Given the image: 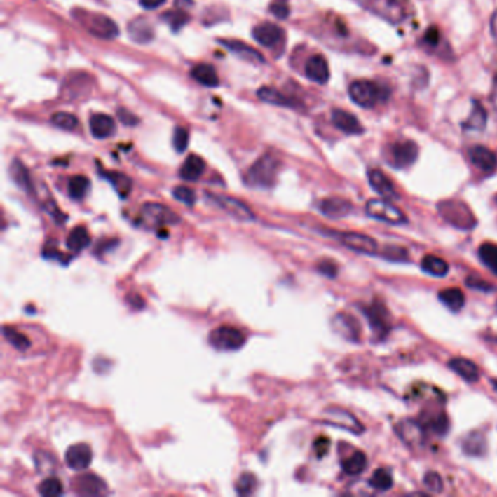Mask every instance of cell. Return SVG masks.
<instances>
[{
    "instance_id": "obj_1",
    "label": "cell",
    "mask_w": 497,
    "mask_h": 497,
    "mask_svg": "<svg viewBox=\"0 0 497 497\" xmlns=\"http://www.w3.org/2000/svg\"><path fill=\"white\" fill-rule=\"evenodd\" d=\"M348 97L362 108H374L378 104L388 101L391 97V90L385 85L367 79H359L348 86Z\"/></svg>"
},
{
    "instance_id": "obj_2",
    "label": "cell",
    "mask_w": 497,
    "mask_h": 497,
    "mask_svg": "<svg viewBox=\"0 0 497 497\" xmlns=\"http://www.w3.org/2000/svg\"><path fill=\"white\" fill-rule=\"evenodd\" d=\"M279 171V161L275 156L266 154L255 161L245 175V182L252 189H270Z\"/></svg>"
},
{
    "instance_id": "obj_3",
    "label": "cell",
    "mask_w": 497,
    "mask_h": 497,
    "mask_svg": "<svg viewBox=\"0 0 497 497\" xmlns=\"http://www.w3.org/2000/svg\"><path fill=\"white\" fill-rule=\"evenodd\" d=\"M440 216L458 229L470 231L475 226V217L470 207L459 200H445L437 205Z\"/></svg>"
},
{
    "instance_id": "obj_4",
    "label": "cell",
    "mask_w": 497,
    "mask_h": 497,
    "mask_svg": "<svg viewBox=\"0 0 497 497\" xmlns=\"http://www.w3.org/2000/svg\"><path fill=\"white\" fill-rule=\"evenodd\" d=\"M359 4L393 24H400L409 16L407 4L404 0H359Z\"/></svg>"
},
{
    "instance_id": "obj_5",
    "label": "cell",
    "mask_w": 497,
    "mask_h": 497,
    "mask_svg": "<svg viewBox=\"0 0 497 497\" xmlns=\"http://www.w3.org/2000/svg\"><path fill=\"white\" fill-rule=\"evenodd\" d=\"M139 220L143 226L163 229L179 222V216L170 207L159 203H146L140 209Z\"/></svg>"
},
{
    "instance_id": "obj_6",
    "label": "cell",
    "mask_w": 497,
    "mask_h": 497,
    "mask_svg": "<svg viewBox=\"0 0 497 497\" xmlns=\"http://www.w3.org/2000/svg\"><path fill=\"white\" fill-rule=\"evenodd\" d=\"M75 16L92 35L98 36V39L113 40L116 36H118L120 32L118 27L111 18H108L102 13H89V12L75 13Z\"/></svg>"
},
{
    "instance_id": "obj_7",
    "label": "cell",
    "mask_w": 497,
    "mask_h": 497,
    "mask_svg": "<svg viewBox=\"0 0 497 497\" xmlns=\"http://www.w3.org/2000/svg\"><path fill=\"white\" fill-rule=\"evenodd\" d=\"M209 343L216 350L233 352L239 350V348L245 344V336L243 331H239L238 328H233L231 325H220L210 333Z\"/></svg>"
},
{
    "instance_id": "obj_8",
    "label": "cell",
    "mask_w": 497,
    "mask_h": 497,
    "mask_svg": "<svg viewBox=\"0 0 497 497\" xmlns=\"http://www.w3.org/2000/svg\"><path fill=\"white\" fill-rule=\"evenodd\" d=\"M366 213L374 219L382 220V222L391 224V225H401L406 224L407 219L397 206H394L391 201H386L382 198H372L366 203Z\"/></svg>"
},
{
    "instance_id": "obj_9",
    "label": "cell",
    "mask_w": 497,
    "mask_h": 497,
    "mask_svg": "<svg viewBox=\"0 0 497 497\" xmlns=\"http://www.w3.org/2000/svg\"><path fill=\"white\" fill-rule=\"evenodd\" d=\"M206 197L212 201L216 207L224 210L225 213H228L229 216H232L236 220H241V222H250V220L255 219L252 210L245 203H243V201H239L238 198L224 196V194H213V193H207Z\"/></svg>"
},
{
    "instance_id": "obj_10",
    "label": "cell",
    "mask_w": 497,
    "mask_h": 497,
    "mask_svg": "<svg viewBox=\"0 0 497 497\" xmlns=\"http://www.w3.org/2000/svg\"><path fill=\"white\" fill-rule=\"evenodd\" d=\"M418 156V146L411 140L395 142L390 146L388 162L394 168H409Z\"/></svg>"
},
{
    "instance_id": "obj_11",
    "label": "cell",
    "mask_w": 497,
    "mask_h": 497,
    "mask_svg": "<svg viewBox=\"0 0 497 497\" xmlns=\"http://www.w3.org/2000/svg\"><path fill=\"white\" fill-rule=\"evenodd\" d=\"M339 241L347 247L348 250H353L360 254H375L378 251V244L374 238L358 233V232H344L336 235Z\"/></svg>"
},
{
    "instance_id": "obj_12",
    "label": "cell",
    "mask_w": 497,
    "mask_h": 497,
    "mask_svg": "<svg viewBox=\"0 0 497 497\" xmlns=\"http://www.w3.org/2000/svg\"><path fill=\"white\" fill-rule=\"evenodd\" d=\"M252 36L260 46L271 48L279 46L280 41H283L285 32L279 25L271 22H263L252 29Z\"/></svg>"
},
{
    "instance_id": "obj_13",
    "label": "cell",
    "mask_w": 497,
    "mask_h": 497,
    "mask_svg": "<svg viewBox=\"0 0 497 497\" xmlns=\"http://www.w3.org/2000/svg\"><path fill=\"white\" fill-rule=\"evenodd\" d=\"M471 163L475 168L483 171L484 174H491L497 170V156L493 151L486 146H472L468 151Z\"/></svg>"
},
{
    "instance_id": "obj_14",
    "label": "cell",
    "mask_w": 497,
    "mask_h": 497,
    "mask_svg": "<svg viewBox=\"0 0 497 497\" xmlns=\"http://www.w3.org/2000/svg\"><path fill=\"white\" fill-rule=\"evenodd\" d=\"M66 465L73 471H83L90 465L92 451L86 444H76L67 448L64 454Z\"/></svg>"
},
{
    "instance_id": "obj_15",
    "label": "cell",
    "mask_w": 497,
    "mask_h": 497,
    "mask_svg": "<svg viewBox=\"0 0 497 497\" xmlns=\"http://www.w3.org/2000/svg\"><path fill=\"white\" fill-rule=\"evenodd\" d=\"M331 121H333L336 128H339L340 132H343L346 135H363L365 133V127L359 121V118L356 116H353L352 113L344 111V109H340V108L333 109V113H331Z\"/></svg>"
},
{
    "instance_id": "obj_16",
    "label": "cell",
    "mask_w": 497,
    "mask_h": 497,
    "mask_svg": "<svg viewBox=\"0 0 497 497\" xmlns=\"http://www.w3.org/2000/svg\"><path fill=\"white\" fill-rule=\"evenodd\" d=\"M333 328L337 334L348 341H359L360 339V324L353 315L346 314V312H341L333 318Z\"/></svg>"
},
{
    "instance_id": "obj_17",
    "label": "cell",
    "mask_w": 497,
    "mask_h": 497,
    "mask_svg": "<svg viewBox=\"0 0 497 497\" xmlns=\"http://www.w3.org/2000/svg\"><path fill=\"white\" fill-rule=\"evenodd\" d=\"M325 418L328 423H331V425H334L340 429H346V430H350L353 433H360L363 432V426L359 423V420L356 417H353V414H350L348 411L346 410H341V409H328L325 411Z\"/></svg>"
},
{
    "instance_id": "obj_18",
    "label": "cell",
    "mask_w": 497,
    "mask_h": 497,
    "mask_svg": "<svg viewBox=\"0 0 497 497\" xmlns=\"http://www.w3.org/2000/svg\"><path fill=\"white\" fill-rule=\"evenodd\" d=\"M305 75L312 82L325 85L329 81V67L327 59L321 54L309 57L305 64Z\"/></svg>"
},
{
    "instance_id": "obj_19",
    "label": "cell",
    "mask_w": 497,
    "mask_h": 497,
    "mask_svg": "<svg viewBox=\"0 0 497 497\" xmlns=\"http://www.w3.org/2000/svg\"><path fill=\"white\" fill-rule=\"evenodd\" d=\"M365 315L369 320L371 327L379 334H386L390 331V322L391 317L390 312L381 302H376L371 305L369 308H366Z\"/></svg>"
},
{
    "instance_id": "obj_20",
    "label": "cell",
    "mask_w": 497,
    "mask_h": 497,
    "mask_svg": "<svg viewBox=\"0 0 497 497\" xmlns=\"http://www.w3.org/2000/svg\"><path fill=\"white\" fill-rule=\"evenodd\" d=\"M318 207L324 216L331 217V219L346 217L347 215H350L353 210V206H352L350 201H347L340 197L325 198L321 201Z\"/></svg>"
},
{
    "instance_id": "obj_21",
    "label": "cell",
    "mask_w": 497,
    "mask_h": 497,
    "mask_svg": "<svg viewBox=\"0 0 497 497\" xmlns=\"http://www.w3.org/2000/svg\"><path fill=\"white\" fill-rule=\"evenodd\" d=\"M367 179H369L371 187L385 198H398V193L394 187L393 181L386 177L379 170H371L367 172Z\"/></svg>"
},
{
    "instance_id": "obj_22",
    "label": "cell",
    "mask_w": 497,
    "mask_h": 497,
    "mask_svg": "<svg viewBox=\"0 0 497 497\" xmlns=\"http://www.w3.org/2000/svg\"><path fill=\"white\" fill-rule=\"evenodd\" d=\"M89 128L95 139H107L116 133V123L107 114H94L89 120Z\"/></svg>"
},
{
    "instance_id": "obj_23",
    "label": "cell",
    "mask_w": 497,
    "mask_h": 497,
    "mask_svg": "<svg viewBox=\"0 0 497 497\" xmlns=\"http://www.w3.org/2000/svg\"><path fill=\"white\" fill-rule=\"evenodd\" d=\"M105 483L94 474L81 475L75 482V490L82 496H100L105 491Z\"/></svg>"
},
{
    "instance_id": "obj_24",
    "label": "cell",
    "mask_w": 497,
    "mask_h": 497,
    "mask_svg": "<svg viewBox=\"0 0 497 497\" xmlns=\"http://www.w3.org/2000/svg\"><path fill=\"white\" fill-rule=\"evenodd\" d=\"M448 366L456 375H459L467 382H477L480 379V369H478V366L470 359L454 358L449 360Z\"/></svg>"
},
{
    "instance_id": "obj_25",
    "label": "cell",
    "mask_w": 497,
    "mask_h": 497,
    "mask_svg": "<svg viewBox=\"0 0 497 497\" xmlns=\"http://www.w3.org/2000/svg\"><path fill=\"white\" fill-rule=\"evenodd\" d=\"M205 170H206V162L203 161V158H200L197 155H190L181 165L179 177L184 181H197L201 175H203Z\"/></svg>"
},
{
    "instance_id": "obj_26",
    "label": "cell",
    "mask_w": 497,
    "mask_h": 497,
    "mask_svg": "<svg viewBox=\"0 0 497 497\" xmlns=\"http://www.w3.org/2000/svg\"><path fill=\"white\" fill-rule=\"evenodd\" d=\"M486 125H487L486 108L478 101H472L471 113L468 118L463 123V128L467 132H483Z\"/></svg>"
},
{
    "instance_id": "obj_27",
    "label": "cell",
    "mask_w": 497,
    "mask_h": 497,
    "mask_svg": "<svg viewBox=\"0 0 497 497\" xmlns=\"http://www.w3.org/2000/svg\"><path fill=\"white\" fill-rule=\"evenodd\" d=\"M222 46H225L228 50H231L232 53L238 54L239 57L247 60V62H254V63H264V57L261 54L254 50L252 47H250L248 44L238 41V40H220L219 41Z\"/></svg>"
},
{
    "instance_id": "obj_28",
    "label": "cell",
    "mask_w": 497,
    "mask_h": 497,
    "mask_svg": "<svg viewBox=\"0 0 497 497\" xmlns=\"http://www.w3.org/2000/svg\"><path fill=\"white\" fill-rule=\"evenodd\" d=\"M128 32L136 43H149L154 40V28L151 22L144 18H137L130 25H128Z\"/></svg>"
},
{
    "instance_id": "obj_29",
    "label": "cell",
    "mask_w": 497,
    "mask_h": 497,
    "mask_svg": "<svg viewBox=\"0 0 497 497\" xmlns=\"http://www.w3.org/2000/svg\"><path fill=\"white\" fill-rule=\"evenodd\" d=\"M191 76L203 86H207V88L219 86V76H217L215 67L210 64H206V63L197 64L191 70Z\"/></svg>"
},
{
    "instance_id": "obj_30",
    "label": "cell",
    "mask_w": 497,
    "mask_h": 497,
    "mask_svg": "<svg viewBox=\"0 0 497 497\" xmlns=\"http://www.w3.org/2000/svg\"><path fill=\"white\" fill-rule=\"evenodd\" d=\"M257 97H259L261 101L271 104V105H278V107H287V108H293L294 107V101L289 100L286 95H283L282 92H279L278 89L270 88V86H263L257 92Z\"/></svg>"
},
{
    "instance_id": "obj_31",
    "label": "cell",
    "mask_w": 497,
    "mask_h": 497,
    "mask_svg": "<svg viewBox=\"0 0 497 497\" xmlns=\"http://www.w3.org/2000/svg\"><path fill=\"white\" fill-rule=\"evenodd\" d=\"M90 244V235L83 226H76L75 229H72V232L67 236V248L72 252H81Z\"/></svg>"
},
{
    "instance_id": "obj_32",
    "label": "cell",
    "mask_w": 497,
    "mask_h": 497,
    "mask_svg": "<svg viewBox=\"0 0 497 497\" xmlns=\"http://www.w3.org/2000/svg\"><path fill=\"white\" fill-rule=\"evenodd\" d=\"M439 299L440 302L444 304L445 306H448L449 309H452L454 312L459 311L464 304H465V297L464 292L458 287H449V289H444L439 292Z\"/></svg>"
},
{
    "instance_id": "obj_33",
    "label": "cell",
    "mask_w": 497,
    "mask_h": 497,
    "mask_svg": "<svg viewBox=\"0 0 497 497\" xmlns=\"http://www.w3.org/2000/svg\"><path fill=\"white\" fill-rule=\"evenodd\" d=\"M421 268L423 271L436 275V278H444V275H447L449 271L448 263L444 259H440V257L432 254L426 255L425 259L421 260Z\"/></svg>"
},
{
    "instance_id": "obj_34",
    "label": "cell",
    "mask_w": 497,
    "mask_h": 497,
    "mask_svg": "<svg viewBox=\"0 0 497 497\" xmlns=\"http://www.w3.org/2000/svg\"><path fill=\"white\" fill-rule=\"evenodd\" d=\"M11 175L13 178V181L20 186L22 190L31 193L32 191V182H31V177L29 172L27 170L25 165L20 161H13L11 163Z\"/></svg>"
},
{
    "instance_id": "obj_35",
    "label": "cell",
    "mask_w": 497,
    "mask_h": 497,
    "mask_svg": "<svg viewBox=\"0 0 497 497\" xmlns=\"http://www.w3.org/2000/svg\"><path fill=\"white\" fill-rule=\"evenodd\" d=\"M90 189V182L85 175H75L69 181V196L75 200H82Z\"/></svg>"
},
{
    "instance_id": "obj_36",
    "label": "cell",
    "mask_w": 497,
    "mask_h": 497,
    "mask_svg": "<svg viewBox=\"0 0 497 497\" xmlns=\"http://www.w3.org/2000/svg\"><path fill=\"white\" fill-rule=\"evenodd\" d=\"M394 484V480H393V474L390 472V470H386V468H379L376 470L372 477L369 478V486L375 490H379V491H386V490H390Z\"/></svg>"
},
{
    "instance_id": "obj_37",
    "label": "cell",
    "mask_w": 497,
    "mask_h": 497,
    "mask_svg": "<svg viewBox=\"0 0 497 497\" xmlns=\"http://www.w3.org/2000/svg\"><path fill=\"white\" fill-rule=\"evenodd\" d=\"M478 257L496 275H497V245L491 243H484L478 248Z\"/></svg>"
},
{
    "instance_id": "obj_38",
    "label": "cell",
    "mask_w": 497,
    "mask_h": 497,
    "mask_svg": "<svg viewBox=\"0 0 497 497\" xmlns=\"http://www.w3.org/2000/svg\"><path fill=\"white\" fill-rule=\"evenodd\" d=\"M104 177L113 184V187L116 191L121 196L125 197L132 190V179L124 174L120 172H104Z\"/></svg>"
},
{
    "instance_id": "obj_39",
    "label": "cell",
    "mask_w": 497,
    "mask_h": 497,
    "mask_svg": "<svg viewBox=\"0 0 497 497\" xmlns=\"http://www.w3.org/2000/svg\"><path fill=\"white\" fill-rule=\"evenodd\" d=\"M366 455L358 451L343 463V471L347 475H359L366 468Z\"/></svg>"
},
{
    "instance_id": "obj_40",
    "label": "cell",
    "mask_w": 497,
    "mask_h": 497,
    "mask_svg": "<svg viewBox=\"0 0 497 497\" xmlns=\"http://www.w3.org/2000/svg\"><path fill=\"white\" fill-rule=\"evenodd\" d=\"M4 337H5L15 348H18V350H22V352H24V350H28V348L31 347L29 339H28L27 336L21 334L20 331H16V329L12 328V327H8V325L4 327Z\"/></svg>"
},
{
    "instance_id": "obj_41",
    "label": "cell",
    "mask_w": 497,
    "mask_h": 497,
    "mask_svg": "<svg viewBox=\"0 0 497 497\" xmlns=\"http://www.w3.org/2000/svg\"><path fill=\"white\" fill-rule=\"evenodd\" d=\"M39 493L44 497H57L63 494V486L57 478L50 477L41 482V484L39 486Z\"/></svg>"
},
{
    "instance_id": "obj_42",
    "label": "cell",
    "mask_w": 497,
    "mask_h": 497,
    "mask_svg": "<svg viewBox=\"0 0 497 497\" xmlns=\"http://www.w3.org/2000/svg\"><path fill=\"white\" fill-rule=\"evenodd\" d=\"M421 435H423V428L420 425H417V423H414V421L401 423V437L404 440H407V442H410V444L416 445V442L420 440Z\"/></svg>"
},
{
    "instance_id": "obj_43",
    "label": "cell",
    "mask_w": 497,
    "mask_h": 497,
    "mask_svg": "<svg viewBox=\"0 0 497 497\" xmlns=\"http://www.w3.org/2000/svg\"><path fill=\"white\" fill-rule=\"evenodd\" d=\"M464 451L468 455H482L484 452V437L478 432L471 433L464 442Z\"/></svg>"
},
{
    "instance_id": "obj_44",
    "label": "cell",
    "mask_w": 497,
    "mask_h": 497,
    "mask_svg": "<svg viewBox=\"0 0 497 497\" xmlns=\"http://www.w3.org/2000/svg\"><path fill=\"white\" fill-rule=\"evenodd\" d=\"M51 123L59 127V128H63V130L66 132H72V130H75V128L78 127V118L70 114V113H56L53 117H51Z\"/></svg>"
},
{
    "instance_id": "obj_45",
    "label": "cell",
    "mask_w": 497,
    "mask_h": 497,
    "mask_svg": "<svg viewBox=\"0 0 497 497\" xmlns=\"http://www.w3.org/2000/svg\"><path fill=\"white\" fill-rule=\"evenodd\" d=\"M189 142H190V133H189L187 128L177 127L175 132H174V136H172V143H174L175 151L178 154L186 152L187 147H189Z\"/></svg>"
},
{
    "instance_id": "obj_46",
    "label": "cell",
    "mask_w": 497,
    "mask_h": 497,
    "mask_svg": "<svg viewBox=\"0 0 497 497\" xmlns=\"http://www.w3.org/2000/svg\"><path fill=\"white\" fill-rule=\"evenodd\" d=\"M255 486H257L255 477L252 474H250V472H245V474H243L241 477L238 478L235 487H236L238 494L248 496V494H251L255 490Z\"/></svg>"
},
{
    "instance_id": "obj_47",
    "label": "cell",
    "mask_w": 497,
    "mask_h": 497,
    "mask_svg": "<svg viewBox=\"0 0 497 497\" xmlns=\"http://www.w3.org/2000/svg\"><path fill=\"white\" fill-rule=\"evenodd\" d=\"M172 196L175 200L179 201V203L186 205V206H194V203H196V193L186 186L175 187L172 191Z\"/></svg>"
},
{
    "instance_id": "obj_48",
    "label": "cell",
    "mask_w": 497,
    "mask_h": 497,
    "mask_svg": "<svg viewBox=\"0 0 497 497\" xmlns=\"http://www.w3.org/2000/svg\"><path fill=\"white\" fill-rule=\"evenodd\" d=\"M423 483H425L426 489L432 493H440L442 490H444V482H442V477L435 471L428 472L425 475V478H423Z\"/></svg>"
},
{
    "instance_id": "obj_49",
    "label": "cell",
    "mask_w": 497,
    "mask_h": 497,
    "mask_svg": "<svg viewBox=\"0 0 497 497\" xmlns=\"http://www.w3.org/2000/svg\"><path fill=\"white\" fill-rule=\"evenodd\" d=\"M165 21H167L172 29H179L181 27H184V24H186L189 21V16L186 15V12H167V15H165Z\"/></svg>"
},
{
    "instance_id": "obj_50",
    "label": "cell",
    "mask_w": 497,
    "mask_h": 497,
    "mask_svg": "<svg viewBox=\"0 0 497 497\" xmlns=\"http://www.w3.org/2000/svg\"><path fill=\"white\" fill-rule=\"evenodd\" d=\"M318 270L327 275V278H336L337 275V271H339V267L334 261H331V260H322L320 264H318Z\"/></svg>"
},
{
    "instance_id": "obj_51",
    "label": "cell",
    "mask_w": 497,
    "mask_h": 497,
    "mask_svg": "<svg viewBox=\"0 0 497 497\" xmlns=\"http://www.w3.org/2000/svg\"><path fill=\"white\" fill-rule=\"evenodd\" d=\"M117 117L125 125H136L139 123V118L133 113L128 111V109H125V108H118L117 109Z\"/></svg>"
},
{
    "instance_id": "obj_52",
    "label": "cell",
    "mask_w": 497,
    "mask_h": 497,
    "mask_svg": "<svg viewBox=\"0 0 497 497\" xmlns=\"http://www.w3.org/2000/svg\"><path fill=\"white\" fill-rule=\"evenodd\" d=\"M270 11L271 13L275 16V18H279V20H285V18L289 16V8L286 4L280 2V4H274L270 6Z\"/></svg>"
},
{
    "instance_id": "obj_53",
    "label": "cell",
    "mask_w": 497,
    "mask_h": 497,
    "mask_svg": "<svg viewBox=\"0 0 497 497\" xmlns=\"http://www.w3.org/2000/svg\"><path fill=\"white\" fill-rule=\"evenodd\" d=\"M383 255L386 257V259H390V260H397V257H395V255H398V257H400V260H402V259H406L407 252L404 251L402 248H394V247H391V248H390V247H388V248L385 250Z\"/></svg>"
},
{
    "instance_id": "obj_54",
    "label": "cell",
    "mask_w": 497,
    "mask_h": 497,
    "mask_svg": "<svg viewBox=\"0 0 497 497\" xmlns=\"http://www.w3.org/2000/svg\"><path fill=\"white\" fill-rule=\"evenodd\" d=\"M467 285L470 287H474V289H480V290H491L493 286L484 280H480V279H477V278H470L467 279Z\"/></svg>"
},
{
    "instance_id": "obj_55",
    "label": "cell",
    "mask_w": 497,
    "mask_h": 497,
    "mask_svg": "<svg viewBox=\"0 0 497 497\" xmlns=\"http://www.w3.org/2000/svg\"><path fill=\"white\" fill-rule=\"evenodd\" d=\"M315 451H317V455L321 458L327 454L328 451V447H329V440L327 437H318L317 442H315Z\"/></svg>"
},
{
    "instance_id": "obj_56",
    "label": "cell",
    "mask_w": 497,
    "mask_h": 497,
    "mask_svg": "<svg viewBox=\"0 0 497 497\" xmlns=\"http://www.w3.org/2000/svg\"><path fill=\"white\" fill-rule=\"evenodd\" d=\"M439 40H440V35L436 28H430L425 35V41L432 47H436L439 44Z\"/></svg>"
},
{
    "instance_id": "obj_57",
    "label": "cell",
    "mask_w": 497,
    "mask_h": 497,
    "mask_svg": "<svg viewBox=\"0 0 497 497\" xmlns=\"http://www.w3.org/2000/svg\"><path fill=\"white\" fill-rule=\"evenodd\" d=\"M165 4V0H140V5L144 8V9H158L159 6H162Z\"/></svg>"
},
{
    "instance_id": "obj_58",
    "label": "cell",
    "mask_w": 497,
    "mask_h": 497,
    "mask_svg": "<svg viewBox=\"0 0 497 497\" xmlns=\"http://www.w3.org/2000/svg\"><path fill=\"white\" fill-rule=\"evenodd\" d=\"M490 29H491V35L494 39V43L497 46V11L493 13L491 21H490Z\"/></svg>"
},
{
    "instance_id": "obj_59",
    "label": "cell",
    "mask_w": 497,
    "mask_h": 497,
    "mask_svg": "<svg viewBox=\"0 0 497 497\" xmlns=\"http://www.w3.org/2000/svg\"><path fill=\"white\" fill-rule=\"evenodd\" d=\"M491 104L494 107V109L497 111V75L494 76V81H493V89H491Z\"/></svg>"
},
{
    "instance_id": "obj_60",
    "label": "cell",
    "mask_w": 497,
    "mask_h": 497,
    "mask_svg": "<svg viewBox=\"0 0 497 497\" xmlns=\"http://www.w3.org/2000/svg\"><path fill=\"white\" fill-rule=\"evenodd\" d=\"M177 5L179 8H184V6H191V0H177Z\"/></svg>"
},
{
    "instance_id": "obj_61",
    "label": "cell",
    "mask_w": 497,
    "mask_h": 497,
    "mask_svg": "<svg viewBox=\"0 0 497 497\" xmlns=\"http://www.w3.org/2000/svg\"><path fill=\"white\" fill-rule=\"evenodd\" d=\"M496 201H497V197H496Z\"/></svg>"
}]
</instances>
